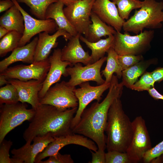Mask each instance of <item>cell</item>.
I'll return each instance as SVG.
<instances>
[{
    "label": "cell",
    "instance_id": "60d3db41",
    "mask_svg": "<svg viewBox=\"0 0 163 163\" xmlns=\"http://www.w3.org/2000/svg\"><path fill=\"white\" fill-rule=\"evenodd\" d=\"M148 91L149 95L154 99L163 100V95L159 93L154 87L150 89Z\"/></svg>",
    "mask_w": 163,
    "mask_h": 163
},
{
    "label": "cell",
    "instance_id": "7c38bea8",
    "mask_svg": "<svg viewBox=\"0 0 163 163\" xmlns=\"http://www.w3.org/2000/svg\"><path fill=\"white\" fill-rule=\"evenodd\" d=\"M11 0L22 14L24 20V30L18 47L26 45L37 34L43 32L52 34L58 29V26L53 19L42 20L34 18L22 8L17 0Z\"/></svg>",
    "mask_w": 163,
    "mask_h": 163
},
{
    "label": "cell",
    "instance_id": "f35d334b",
    "mask_svg": "<svg viewBox=\"0 0 163 163\" xmlns=\"http://www.w3.org/2000/svg\"><path fill=\"white\" fill-rule=\"evenodd\" d=\"M151 73L155 82L159 83L163 80V67L157 68Z\"/></svg>",
    "mask_w": 163,
    "mask_h": 163
},
{
    "label": "cell",
    "instance_id": "7a4b0ae2",
    "mask_svg": "<svg viewBox=\"0 0 163 163\" xmlns=\"http://www.w3.org/2000/svg\"><path fill=\"white\" fill-rule=\"evenodd\" d=\"M78 107L62 110L51 105L41 104L23 134L26 144H30L36 136L50 134L54 138L73 133V119Z\"/></svg>",
    "mask_w": 163,
    "mask_h": 163
},
{
    "label": "cell",
    "instance_id": "4fadbf2b",
    "mask_svg": "<svg viewBox=\"0 0 163 163\" xmlns=\"http://www.w3.org/2000/svg\"><path fill=\"white\" fill-rule=\"evenodd\" d=\"M54 138L53 142L50 143L43 151L38 154L35 159L34 163H39L46 157L55 155L62 148L70 144L80 145L94 152H96L98 149L97 146L93 141L84 136L73 133Z\"/></svg>",
    "mask_w": 163,
    "mask_h": 163
},
{
    "label": "cell",
    "instance_id": "9c48e42d",
    "mask_svg": "<svg viewBox=\"0 0 163 163\" xmlns=\"http://www.w3.org/2000/svg\"><path fill=\"white\" fill-rule=\"evenodd\" d=\"M95 0H81L63 8L64 13L78 33L85 37L91 23V16Z\"/></svg>",
    "mask_w": 163,
    "mask_h": 163
},
{
    "label": "cell",
    "instance_id": "d4e9b609",
    "mask_svg": "<svg viewBox=\"0 0 163 163\" xmlns=\"http://www.w3.org/2000/svg\"><path fill=\"white\" fill-rule=\"evenodd\" d=\"M80 40L84 43L91 51V56L93 63L98 60L104 55L111 47H113L114 40V35H111L104 39H101L95 42L88 41L81 34Z\"/></svg>",
    "mask_w": 163,
    "mask_h": 163
},
{
    "label": "cell",
    "instance_id": "8d00e7d4",
    "mask_svg": "<svg viewBox=\"0 0 163 163\" xmlns=\"http://www.w3.org/2000/svg\"><path fill=\"white\" fill-rule=\"evenodd\" d=\"M74 161L69 154H60L59 152L54 155L49 157L45 161H40L39 163H73Z\"/></svg>",
    "mask_w": 163,
    "mask_h": 163
},
{
    "label": "cell",
    "instance_id": "2e32d148",
    "mask_svg": "<svg viewBox=\"0 0 163 163\" xmlns=\"http://www.w3.org/2000/svg\"><path fill=\"white\" fill-rule=\"evenodd\" d=\"M48 59L50 68L39 94L40 100L44 97L51 86L60 81L62 75L65 77L69 75L66 68L68 66H71L70 63L62 60L61 50L59 48L54 49L52 55Z\"/></svg>",
    "mask_w": 163,
    "mask_h": 163
},
{
    "label": "cell",
    "instance_id": "3957f363",
    "mask_svg": "<svg viewBox=\"0 0 163 163\" xmlns=\"http://www.w3.org/2000/svg\"><path fill=\"white\" fill-rule=\"evenodd\" d=\"M120 97L114 100L108 112L105 129L107 151L126 152L133 136L132 122L123 111Z\"/></svg>",
    "mask_w": 163,
    "mask_h": 163
},
{
    "label": "cell",
    "instance_id": "ffe728a7",
    "mask_svg": "<svg viewBox=\"0 0 163 163\" xmlns=\"http://www.w3.org/2000/svg\"><path fill=\"white\" fill-rule=\"evenodd\" d=\"M81 34L72 36L67 44L61 50V59L71 63V66L78 63L85 65L93 63L88 52L83 49L80 42Z\"/></svg>",
    "mask_w": 163,
    "mask_h": 163
},
{
    "label": "cell",
    "instance_id": "30bf717a",
    "mask_svg": "<svg viewBox=\"0 0 163 163\" xmlns=\"http://www.w3.org/2000/svg\"><path fill=\"white\" fill-rule=\"evenodd\" d=\"M107 57L104 56L95 62L84 66L80 63H78L73 66L67 67V72L70 76V79L66 82L67 84L71 87H75L90 81L96 82L98 85L104 83L105 81L102 78L101 69Z\"/></svg>",
    "mask_w": 163,
    "mask_h": 163
},
{
    "label": "cell",
    "instance_id": "d6a6232c",
    "mask_svg": "<svg viewBox=\"0 0 163 163\" xmlns=\"http://www.w3.org/2000/svg\"><path fill=\"white\" fill-rule=\"evenodd\" d=\"M105 163H131L126 152L117 151H107L105 153Z\"/></svg>",
    "mask_w": 163,
    "mask_h": 163
},
{
    "label": "cell",
    "instance_id": "74e56055",
    "mask_svg": "<svg viewBox=\"0 0 163 163\" xmlns=\"http://www.w3.org/2000/svg\"><path fill=\"white\" fill-rule=\"evenodd\" d=\"M92 155L91 163H105V157L104 151L97 149L96 152L90 150Z\"/></svg>",
    "mask_w": 163,
    "mask_h": 163
},
{
    "label": "cell",
    "instance_id": "6da1fadb",
    "mask_svg": "<svg viewBox=\"0 0 163 163\" xmlns=\"http://www.w3.org/2000/svg\"><path fill=\"white\" fill-rule=\"evenodd\" d=\"M123 86L119 83L117 76L113 75L106 97L101 103L95 102L85 109L72 132L89 138L97 145L98 150L104 151L106 148L104 132L109 110L114 100L121 97Z\"/></svg>",
    "mask_w": 163,
    "mask_h": 163
},
{
    "label": "cell",
    "instance_id": "f6af8a7d",
    "mask_svg": "<svg viewBox=\"0 0 163 163\" xmlns=\"http://www.w3.org/2000/svg\"><path fill=\"white\" fill-rule=\"evenodd\" d=\"M162 23H163V21Z\"/></svg>",
    "mask_w": 163,
    "mask_h": 163
},
{
    "label": "cell",
    "instance_id": "83f0119b",
    "mask_svg": "<svg viewBox=\"0 0 163 163\" xmlns=\"http://www.w3.org/2000/svg\"><path fill=\"white\" fill-rule=\"evenodd\" d=\"M18 3L25 4L30 8L32 14L37 19H45L46 10L52 4L58 0H17Z\"/></svg>",
    "mask_w": 163,
    "mask_h": 163
},
{
    "label": "cell",
    "instance_id": "52a82bcc",
    "mask_svg": "<svg viewBox=\"0 0 163 163\" xmlns=\"http://www.w3.org/2000/svg\"><path fill=\"white\" fill-rule=\"evenodd\" d=\"M132 122L133 135L126 152L131 163H138L142 161L145 153L152 148V145L142 117H137Z\"/></svg>",
    "mask_w": 163,
    "mask_h": 163
},
{
    "label": "cell",
    "instance_id": "4316f807",
    "mask_svg": "<svg viewBox=\"0 0 163 163\" xmlns=\"http://www.w3.org/2000/svg\"><path fill=\"white\" fill-rule=\"evenodd\" d=\"M107 53L106 66L101 73L105 78V82L108 83L110 82L114 73H116L118 78H121L123 71L119 62L118 54L113 47L110 48Z\"/></svg>",
    "mask_w": 163,
    "mask_h": 163
},
{
    "label": "cell",
    "instance_id": "ba28073f",
    "mask_svg": "<svg viewBox=\"0 0 163 163\" xmlns=\"http://www.w3.org/2000/svg\"><path fill=\"white\" fill-rule=\"evenodd\" d=\"M75 87L69 86L63 81L51 86L44 97L40 99L41 104L53 106L62 110L78 107V100L75 93Z\"/></svg>",
    "mask_w": 163,
    "mask_h": 163
},
{
    "label": "cell",
    "instance_id": "ac0fdd59",
    "mask_svg": "<svg viewBox=\"0 0 163 163\" xmlns=\"http://www.w3.org/2000/svg\"><path fill=\"white\" fill-rule=\"evenodd\" d=\"M8 80L9 83L17 88L19 102L28 103L36 110L40 104L39 94L42 88L44 81L31 80L24 82L14 79Z\"/></svg>",
    "mask_w": 163,
    "mask_h": 163
},
{
    "label": "cell",
    "instance_id": "f1b7e54d",
    "mask_svg": "<svg viewBox=\"0 0 163 163\" xmlns=\"http://www.w3.org/2000/svg\"><path fill=\"white\" fill-rule=\"evenodd\" d=\"M23 34L15 31H10L0 40V57L5 56L18 47Z\"/></svg>",
    "mask_w": 163,
    "mask_h": 163
},
{
    "label": "cell",
    "instance_id": "d6986e66",
    "mask_svg": "<svg viewBox=\"0 0 163 163\" xmlns=\"http://www.w3.org/2000/svg\"><path fill=\"white\" fill-rule=\"evenodd\" d=\"M61 36L67 41L72 36L66 31L60 29H58L52 35L46 32L39 33L35 51L34 62L48 59L52 49L57 46V39Z\"/></svg>",
    "mask_w": 163,
    "mask_h": 163
},
{
    "label": "cell",
    "instance_id": "b9f144b4",
    "mask_svg": "<svg viewBox=\"0 0 163 163\" xmlns=\"http://www.w3.org/2000/svg\"><path fill=\"white\" fill-rule=\"evenodd\" d=\"M9 83L8 80L2 74H0V86L2 87L5 85Z\"/></svg>",
    "mask_w": 163,
    "mask_h": 163
},
{
    "label": "cell",
    "instance_id": "8fae6325",
    "mask_svg": "<svg viewBox=\"0 0 163 163\" xmlns=\"http://www.w3.org/2000/svg\"><path fill=\"white\" fill-rule=\"evenodd\" d=\"M50 66L49 59L34 62L28 65H19L8 67L1 74L8 79H17L22 81L36 80L44 81Z\"/></svg>",
    "mask_w": 163,
    "mask_h": 163
},
{
    "label": "cell",
    "instance_id": "603a6c76",
    "mask_svg": "<svg viewBox=\"0 0 163 163\" xmlns=\"http://www.w3.org/2000/svg\"><path fill=\"white\" fill-rule=\"evenodd\" d=\"M91 19V23L89 26L86 35L85 37L89 42H96L102 37L114 35L116 32L113 27L102 21L92 11Z\"/></svg>",
    "mask_w": 163,
    "mask_h": 163
},
{
    "label": "cell",
    "instance_id": "f546056e",
    "mask_svg": "<svg viewBox=\"0 0 163 163\" xmlns=\"http://www.w3.org/2000/svg\"><path fill=\"white\" fill-rule=\"evenodd\" d=\"M117 7L119 14L123 19L128 20L132 11L140 8L142 1L139 0H112Z\"/></svg>",
    "mask_w": 163,
    "mask_h": 163
},
{
    "label": "cell",
    "instance_id": "8992f818",
    "mask_svg": "<svg viewBox=\"0 0 163 163\" xmlns=\"http://www.w3.org/2000/svg\"><path fill=\"white\" fill-rule=\"evenodd\" d=\"M154 35L153 30H145L134 36L116 31L113 46L118 55H141L149 48Z\"/></svg>",
    "mask_w": 163,
    "mask_h": 163
},
{
    "label": "cell",
    "instance_id": "cb8c5ba5",
    "mask_svg": "<svg viewBox=\"0 0 163 163\" xmlns=\"http://www.w3.org/2000/svg\"><path fill=\"white\" fill-rule=\"evenodd\" d=\"M0 26L9 31H15L23 34L24 30L23 16L14 5L0 17Z\"/></svg>",
    "mask_w": 163,
    "mask_h": 163
},
{
    "label": "cell",
    "instance_id": "5bb4252c",
    "mask_svg": "<svg viewBox=\"0 0 163 163\" xmlns=\"http://www.w3.org/2000/svg\"><path fill=\"white\" fill-rule=\"evenodd\" d=\"M110 85V82H105L102 85L94 86L87 82L81 83L79 85V88H75V93L78 100V105L72 122V130L79 121L81 115L87 106L94 100L100 102L103 93L109 88Z\"/></svg>",
    "mask_w": 163,
    "mask_h": 163
},
{
    "label": "cell",
    "instance_id": "4dcf8cb0",
    "mask_svg": "<svg viewBox=\"0 0 163 163\" xmlns=\"http://www.w3.org/2000/svg\"><path fill=\"white\" fill-rule=\"evenodd\" d=\"M19 102V95L16 88L8 83L0 88V104H13Z\"/></svg>",
    "mask_w": 163,
    "mask_h": 163
},
{
    "label": "cell",
    "instance_id": "277c9868",
    "mask_svg": "<svg viewBox=\"0 0 163 163\" xmlns=\"http://www.w3.org/2000/svg\"><path fill=\"white\" fill-rule=\"evenodd\" d=\"M163 21V2L155 0H144L141 7L126 21L123 26L125 32L136 34L145 28L156 29L162 27Z\"/></svg>",
    "mask_w": 163,
    "mask_h": 163
},
{
    "label": "cell",
    "instance_id": "484cf974",
    "mask_svg": "<svg viewBox=\"0 0 163 163\" xmlns=\"http://www.w3.org/2000/svg\"><path fill=\"white\" fill-rule=\"evenodd\" d=\"M154 59L140 61L134 65L122 71L121 82L123 86L131 88L138 78L145 72L149 66L155 62Z\"/></svg>",
    "mask_w": 163,
    "mask_h": 163
},
{
    "label": "cell",
    "instance_id": "44dd1931",
    "mask_svg": "<svg viewBox=\"0 0 163 163\" xmlns=\"http://www.w3.org/2000/svg\"><path fill=\"white\" fill-rule=\"evenodd\" d=\"M38 37H36L28 44L15 49L8 57L0 62V72H2L15 62L21 61L31 64L34 62L35 51Z\"/></svg>",
    "mask_w": 163,
    "mask_h": 163
},
{
    "label": "cell",
    "instance_id": "5b68a950",
    "mask_svg": "<svg viewBox=\"0 0 163 163\" xmlns=\"http://www.w3.org/2000/svg\"><path fill=\"white\" fill-rule=\"evenodd\" d=\"M26 103L19 102L13 104L0 105V143L7 135L24 121H30L33 118L35 110L27 109Z\"/></svg>",
    "mask_w": 163,
    "mask_h": 163
},
{
    "label": "cell",
    "instance_id": "e575fe53",
    "mask_svg": "<svg viewBox=\"0 0 163 163\" xmlns=\"http://www.w3.org/2000/svg\"><path fill=\"white\" fill-rule=\"evenodd\" d=\"M163 155V140L152 147L145 154L142 161L151 163L155 159Z\"/></svg>",
    "mask_w": 163,
    "mask_h": 163
},
{
    "label": "cell",
    "instance_id": "e0dca14e",
    "mask_svg": "<svg viewBox=\"0 0 163 163\" xmlns=\"http://www.w3.org/2000/svg\"><path fill=\"white\" fill-rule=\"evenodd\" d=\"M92 11L116 31L120 32L125 21L120 17L117 6L112 1L95 0Z\"/></svg>",
    "mask_w": 163,
    "mask_h": 163
},
{
    "label": "cell",
    "instance_id": "bcb514c9",
    "mask_svg": "<svg viewBox=\"0 0 163 163\" xmlns=\"http://www.w3.org/2000/svg\"></svg>",
    "mask_w": 163,
    "mask_h": 163
},
{
    "label": "cell",
    "instance_id": "ab89813d",
    "mask_svg": "<svg viewBox=\"0 0 163 163\" xmlns=\"http://www.w3.org/2000/svg\"><path fill=\"white\" fill-rule=\"evenodd\" d=\"M11 0H2L0 1V13L7 11L14 5Z\"/></svg>",
    "mask_w": 163,
    "mask_h": 163
},
{
    "label": "cell",
    "instance_id": "d590c367",
    "mask_svg": "<svg viewBox=\"0 0 163 163\" xmlns=\"http://www.w3.org/2000/svg\"><path fill=\"white\" fill-rule=\"evenodd\" d=\"M12 145L13 142L11 140L5 139L0 143V163H11L9 152Z\"/></svg>",
    "mask_w": 163,
    "mask_h": 163
},
{
    "label": "cell",
    "instance_id": "1f68e13d",
    "mask_svg": "<svg viewBox=\"0 0 163 163\" xmlns=\"http://www.w3.org/2000/svg\"><path fill=\"white\" fill-rule=\"evenodd\" d=\"M155 82L151 72H146L142 75L140 79L132 86L130 89L138 91H148L154 87Z\"/></svg>",
    "mask_w": 163,
    "mask_h": 163
},
{
    "label": "cell",
    "instance_id": "7bdbcfd3",
    "mask_svg": "<svg viewBox=\"0 0 163 163\" xmlns=\"http://www.w3.org/2000/svg\"><path fill=\"white\" fill-rule=\"evenodd\" d=\"M10 31L3 27L0 26V39Z\"/></svg>",
    "mask_w": 163,
    "mask_h": 163
},
{
    "label": "cell",
    "instance_id": "9a60e30c",
    "mask_svg": "<svg viewBox=\"0 0 163 163\" xmlns=\"http://www.w3.org/2000/svg\"><path fill=\"white\" fill-rule=\"evenodd\" d=\"M54 139L50 134L43 136H36L33 140V144L26 143L20 148L12 149L11 151L13 155L11 163H34L38 154L43 151Z\"/></svg>",
    "mask_w": 163,
    "mask_h": 163
},
{
    "label": "cell",
    "instance_id": "ee69618b",
    "mask_svg": "<svg viewBox=\"0 0 163 163\" xmlns=\"http://www.w3.org/2000/svg\"><path fill=\"white\" fill-rule=\"evenodd\" d=\"M81 0H58L64 5L67 6Z\"/></svg>",
    "mask_w": 163,
    "mask_h": 163
},
{
    "label": "cell",
    "instance_id": "836d02e7",
    "mask_svg": "<svg viewBox=\"0 0 163 163\" xmlns=\"http://www.w3.org/2000/svg\"><path fill=\"white\" fill-rule=\"evenodd\" d=\"M141 55H118V60L121 68L123 71L143 60Z\"/></svg>",
    "mask_w": 163,
    "mask_h": 163
},
{
    "label": "cell",
    "instance_id": "7402d4cb",
    "mask_svg": "<svg viewBox=\"0 0 163 163\" xmlns=\"http://www.w3.org/2000/svg\"><path fill=\"white\" fill-rule=\"evenodd\" d=\"M64 5L60 1L51 4L48 8L45 15V19H52L56 24L58 29L64 30L72 36L78 33L70 24L63 11Z\"/></svg>",
    "mask_w": 163,
    "mask_h": 163
}]
</instances>
